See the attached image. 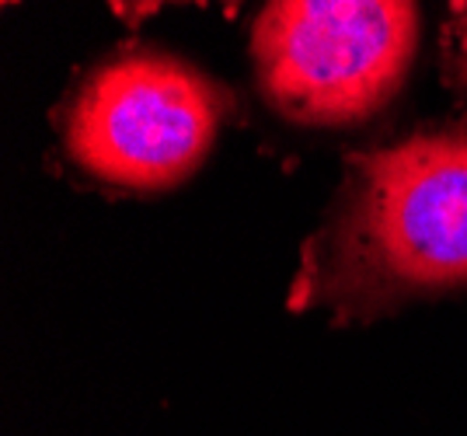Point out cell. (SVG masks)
<instances>
[{"label": "cell", "instance_id": "6da1fadb", "mask_svg": "<svg viewBox=\"0 0 467 436\" xmlns=\"http://www.w3.org/2000/svg\"><path fill=\"white\" fill-rule=\"evenodd\" d=\"M467 290V122L346 161L290 283V311L370 325Z\"/></svg>", "mask_w": 467, "mask_h": 436}, {"label": "cell", "instance_id": "5b68a950", "mask_svg": "<svg viewBox=\"0 0 467 436\" xmlns=\"http://www.w3.org/2000/svg\"><path fill=\"white\" fill-rule=\"evenodd\" d=\"M109 4L122 21H143L168 4H202V0H109Z\"/></svg>", "mask_w": 467, "mask_h": 436}, {"label": "cell", "instance_id": "7a4b0ae2", "mask_svg": "<svg viewBox=\"0 0 467 436\" xmlns=\"http://www.w3.org/2000/svg\"><path fill=\"white\" fill-rule=\"evenodd\" d=\"M231 112L234 95L199 67L122 46L80 78L57 126L80 175L119 192H168L202 168Z\"/></svg>", "mask_w": 467, "mask_h": 436}, {"label": "cell", "instance_id": "3957f363", "mask_svg": "<svg viewBox=\"0 0 467 436\" xmlns=\"http://www.w3.org/2000/svg\"><path fill=\"white\" fill-rule=\"evenodd\" d=\"M415 46L419 0H265L252 28L254 80L296 126H359L401 91Z\"/></svg>", "mask_w": 467, "mask_h": 436}, {"label": "cell", "instance_id": "277c9868", "mask_svg": "<svg viewBox=\"0 0 467 436\" xmlns=\"http://www.w3.org/2000/svg\"><path fill=\"white\" fill-rule=\"evenodd\" d=\"M443 80L457 95H467V0H450L443 32Z\"/></svg>", "mask_w": 467, "mask_h": 436}]
</instances>
